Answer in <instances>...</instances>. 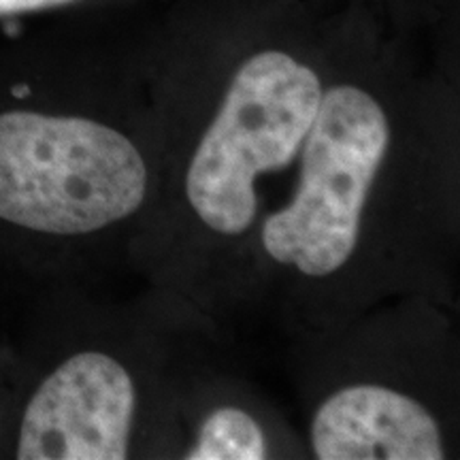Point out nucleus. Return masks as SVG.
Listing matches in <instances>:
<instances>
[{"mask_svg": "<svg viewBox=\"0 0 460 460\" xmlns=\"http://www.w3.org/2000/svg\"><path fill=\"white\" fill-rule=\"evenodd\" d=\"M298 188L262 220L264 254L305 278L324 279L352 258L369 192L390 146V122L376 96L352 84L322 92L305 137Z\"/></svg>", "mask_w": 460, "mask_h": 460, "instance_id": "7ed1b4c3", "label": "nucleus"}, {"mask_svg": "<svg viewBox=\"0 0 460 460\" xmlns=\"http://www.w3.org/2000/svg\"><path fill=\"white\" fill-rule=\"evenodd\" d=\"M137 390L105 352H79L58 365L28 401L17 435L22 460L128 458Z\"/></svg>", "mask_w": 460, "mask_h": 460, "instance_id": "20e7f679", "label": "nucleus"}, {"mask_svg": "<svg viewBox=\"0 0 460 460\" xmlns=\"http://www.w3.org/2000/svg\"><path fill=\"white\" fill-rule=\"evenodd\" d=\"M73 0H0V17L3 15H15V13H28V11L60 7V4H68Z\"/></svg>", "mask_w": 460, "mask_h": 460, "instance_id": "0eeeda50", "label": "nucleus"}, {"mask_svg": "<svg viewBox=\"0 0 460 460\" xmlns=\"http://www.w3.org/2000/svg\"><path fill=\"white\" fill-rule=\"evenodd\" d=\"M139 147L82 115L0 113V222L88 234L126 220L147 197Z\"/></svg>", "mask_w": 460, "mask_h": 460, "instance_id": "f257e3e1", "label": "nucleus"}, {"mask_svg": "<svg viewBox=\"0 0 460 460\" xmlns=\"http://www.w3.org/2000/svg\"><path fill=\"white\" fill-rule=\"evenodd\" d=\"M318 460H441L444 435L433 413L410 394L377 384L332 393L312 420Z\"/></svg>", "mask_w": 460, "mask_h": 460, "instance_id": "39448f33", "label": "nucleus"}, {"mask_svg": "<svg viewBox=\"0 0 460 460\" xmlns=\"http://www.w3.org/2000/svg\"><path fill=\"white\" fill-rule=\"evenodd\" d=\"M269 456L261 422L239 407H217L200 422L188 460H262Z\"/></svg>", "mask_w": 460, "mask_h": 460, "instance_id": "423d86ee", "label": "nucleus"}, {"mask_svg": "<svg viewBox=\"0 0 460 460\" xmlns=\"http://www.w3.org/2000/svg\"><path fill=\"white\" fill-rule=\"evenodd\" d=\"M322 92L318 73L286 51H261L239 66L186 175L188 203L211 233H250L258 180L295 160Z\"/></svg>", "mask_w": 460, "mask_h": 460, "instance_id": "f03ea898", "label": "nucleus"}]
</instances>
